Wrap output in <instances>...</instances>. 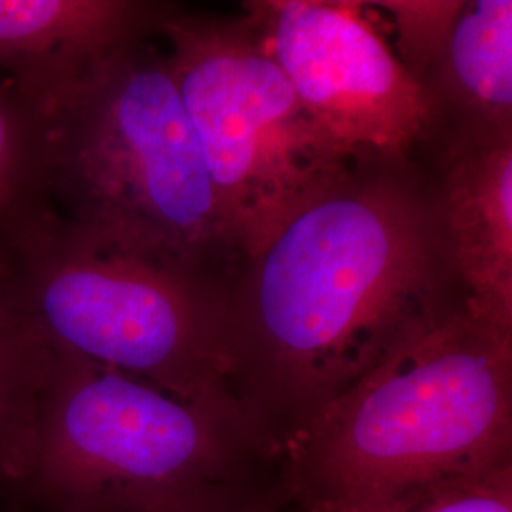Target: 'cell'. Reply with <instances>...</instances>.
Returning <instances> with one entry per match:
<instances>
[{"mask_svg": "<svg viewBox=\"0 0 512 512\" xmlns=\"http://www.w3.org/2000/svg\"><path fill=\"white\" fill-rule=\"evenodd\" d=\"M270 458L239 414L54 348L37 456L12 509L173 512Z\"/></svg>", "mask_w": 512, "mask_h": 512, "instance_id": "cell-4", "label": "cell"}, {"mask_svg": "<svg viewBox=\"0 0 512 512\" xmlns=\"http://www.w3.org/2000/svg\"><path fill=\"white\" fill-rule=\"evenodd\" d=\"M421 88L433 112L431 137L452 129H512L511 0L463 2Z\"/></svg>", "mask_w": 512, "mask_h": 512, "instance_id": "cell-10", "label": "cell"}, {"mask_svg": "<svg viewBox=\"0 0 512 512\" xmlns=\"http://www.w3.org/2000/svg\"><path fill=\"white\" fill-rule=\"evenodd\" d=\"M54 219L48 118L16 84L0 76V249L6 260Z\"/></svg>", "mask_w": 512, "mask_h": 512, "instance_id": "cell-12", "label": "cell"}, {"mask_svg": "<svg viewBox=\"0 0 512 512\" xmlns=\"http://www.w3.org/2000/svg\"><path fill=\"white\" fill-rule=\"evenodd\" d=\"M465 0H385L368 2L387 12L395 27L393 54L418 84L439 63Z\"/></svg>", "mask_w": 512, "mask_h": 512, "instance_id": "cell-14", "label": "cell"}, {"mask_svg": "<svg viewBox=\"0 0 512 512\" xmlns=\"http://www.w3.org/2000/svg\"><path fill=\"white\" fill-rule=\"evenodd\" d=\"M173 512H277L274 501L255 494L247 482L200 497Z\"/></svg>", "mask_w": 512, "mask_h": 512, "instance_id": "cell-15", "label": "cell"}, {"mask_svg": "<svg viewBox=\"0 0 512 512\" xmlns=\"http://www.w3.org/2000/svg\"><path fill=\"white\" fill-rule=\"evenodd\" d=\"M243 19L330 137L359 158L412 160L433 133L418 80L361 2L255 0Z\"/></svg>", "mask_w": 512, "mask_h": 512, "instance_id": "cell-7", "label": "cell"}, {"mask_svg": "<svg viewBox=\"0 0 512 512\" xmlns=\"http://www.w3.org/2000/svg\"><path fill=\"white\" fill-rule=\"evenodd\" d=\"M167 4L0 0V76L46 110L105 55L156 35Z\"/></svg>", "mask_w": 512, "mask_h": 512, "instance_id": "cell-9", "label": "cell"}, {"mask_svg": "<svg viewBox=\"0 0 512 512\" xmlns=\"http://www.w3.org/2000/svg\"><path fill=\"white\" fill-rule=\"evenodd\" d=\"M158 37L241 262L300 207L370 160L317 124L243 16L169 2Z\"/></svg>", "mask_w": 512, "mask_h": 512, "instance_id": "cell-5", "label": "cell"}, {"mask_svg": "<svg viewBox=\"0 0 512 512\" xmlns=\"http://www.w3.org/2000/svg\"><path fill=\"white\" fill-rule=\"evenodd\" d=\"M289 501L336 497L512 459V332L458 296L287 440Z\"/></svg>", "mask_w": 512, "mask_h": 512, "instance_id": "cell-3", "label": "cell"}, {"mask_svg": "<svg viewBox=\"0 0 512 512\" xmlns=\"http://www.w3.org/2000/svg\"><path fill=\"white\" fill-rule=\"evenodd\" d=\"M294 503L298 512H512V459L475 471Z\"/></svg>", "mask_w": 512, "mask_h": 512, "instance_id": "cell-13", "label": "cell"}, {"mask_svg": "<svg viewBox=\"0 0 512 512\" xmlns=\"http://www.w3.org/2000/svg\"><path fill=\"white\" fill-rule=\"evenodd\" d=\"M4 274L52 348L245 418L230 391L224 291L95 247L57 217Z\"/></svg>", "mask_w": 512, "mask_h": 512, "instance_id": "cell-6", "label": "cell"}, {"mask_svg": "<svg viewBox=\"0 0 512 512\" xmlns=\"http://www.w3.org/2000/svg\"><path fill=\"white\" fill-rule=\"evenodd\" d=\"M427 192L440 249L478 319L512 332V129L435 133Z\"/></svg>", "mask_w": 512, "mask_h": 512, "instance_id": "cell-8", "label": "cell"}, {"mask_svg": "<svg viewBox=\"0 0 512 512\" xmlns=\"http://www.w3.org/2000/svg\"><path fill=\"white\" fill-rule=\"evenodd\" d=\"M44 114L63 226L226 293L241 256L158 33L105 55Z\"/></svg>", "mask_w": 512, "mask_h": 512, "instance_id": "cell-2", "label": "cell"}, {"mask_svg": "<svg viewBox=\"0 0 512 512\" xmlns=\"http://www.w3.org/2000/svg\"><path fill=\"white\" fill-rule=\"evenodd\" d=\"M54 348L19 304L0 268V495L10 501L31 475Z\"/></svg>", "mask_w": 512, "mask_h": 512, "instance_id": "cell-11", "label": "cell"}, {"mask_svg": "<svg viewBox=\"0 0 512 512\" xmlns=\"http://www.w3.org/2000/svg\"><path fill=\"white\" fill-rule=\"evenodd\" d=\"M8 512H31V511H23V509H10Z\"/></svg>", "mask_w": 512, "mask_h": 512, "instance_id": "cell-16", "label": "cell"}, {"mask_svg": "<svg viewBox=\"0 0 512 512\" xmlns=\"http://www.w3.org/2000/svg\"><path fill=\"white\" fill-rule=\"evenodd\" d=\"M458 296L414 158L365 160L300 207L226 289L230 391L268 456Z\"/></svg>", "mask_w": 512, "mask_h": 512, "instance_id": "cell-1", "label": "cell"}]
</instances>
